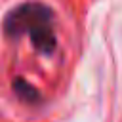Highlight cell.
Listing matches in <instances>:
<instances>
[{"mask_svg": "<svg viewBox=\"0 0 122 122\" xmlns=\"http://www.w3.org/2000/svg\"><path fill=\"white\" fill-rule=\"evenodd\" d=\"M4 32L10 38L27 34L40 53H51L57 46L53 11L48 4L30 0L15 6L4 19Z\"/></svg>", "mask_w": 122, "mask_h": 122, "instance_id": "cell-1", "label": "cell"}, {"mask_svg": "<svg viewBox=\"0 0 122 122\" xmlns=\"http://www.w3.org/2000/svg\"><path fill=\"white\" fill-rule=\"evenodd\" d=\"M13 90L17 93L19 99H23L25 103H36L40 101V93L34 86H30L25 78H15L13 80Z\"/></svg>", "mask_w": 122, "mask_h": 122, "instance_id": "cell-2", "label": "cell"}]
</instances>
